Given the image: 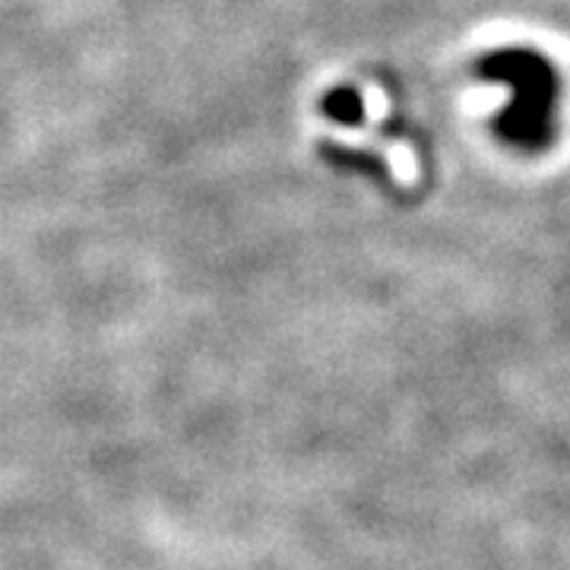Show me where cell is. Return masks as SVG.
Listing matches in <instances>:
<instances>
[{"mask_svg":"<svg viewBox=\"0 0 570 570\" xmlns=\"http://www.w3.org/2000/svg\"><path fill=\"white\" fill-rule=\"evenodd\" d=\"M485 80H501L510 86V105L494 121L498 137L523 153L546 149L554 137V102L558 77L546 58L535 51H494L479 63Z\"/></svg>","mask_w":570,"mask_h":570,"instance_id":"1","label":"cell"},{"mask_svg":"<svg viewBox=\"0 0 570 570\" xmlns=\"http://www.w3.org/2000/svg\"><path fill=\"white\" fill-rule=\"evenodd\" d=\"M324 111L330 121L343 124V127H358L362 115H365V105H362V96L355 89H333L324 99Z\"/></svg>","mask_w":570,"mask_h":570,"instance_id":"2","label":"cell"}]
</instances>
